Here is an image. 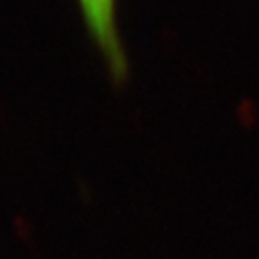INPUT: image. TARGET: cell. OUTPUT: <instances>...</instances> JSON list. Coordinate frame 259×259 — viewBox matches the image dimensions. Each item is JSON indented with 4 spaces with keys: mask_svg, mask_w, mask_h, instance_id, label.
Listing matches in <instances>:
<instances>
[{
    "mask_svg": "<svg viewBox=\"0 0 259 259\" xmlns=\"http://www.w3.org/2000/svg\"><path fill=\"white\" fill-rule=\"evenodd\" d=\"M87 25L105 54L110 69L121 76L126 72V56L122 49L115 16V0H79Z\"/></svg>",
    "mask_w": 259,
    "mask_h": 259,
    "instance_id": "6da1fadb",
    "label": "cell"
}]
</instances>
